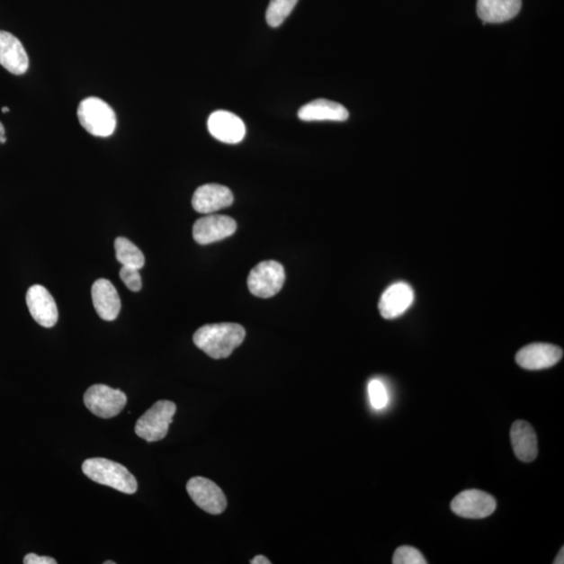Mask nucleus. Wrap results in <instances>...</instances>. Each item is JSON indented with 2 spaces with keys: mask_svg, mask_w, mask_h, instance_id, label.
I'll return each mask as SVG.
<instances>
[{
  "mask_svg": "<svg viewBox=\"0 0 564 564\" xmlns=\"http://www.w3.org/2000/svg\"><path fill=\"white\" fill-rule=\"evenodd\" d=\"M77 118L86 131L96 138H109L116 128L113 109L99 97H87L77 108Z\"/></svg>",
  "mask_w": 564,
  "mask_h": 564,
  "instance_id": "obj_3",
  "label": "nucleus"
},
{
  "mask_svg": "<svg viewBox=\"0 0 564 564\" xmlns=\"http://www.w3.org/2000/svg\"><path fill=\"white\" fill-rule=\"evenodd\" d=\"M186 489L194 504L210 515L223 514L227 500L222 489L210 479L194 477L187 482Z\"/></svg>",
  "mask_w": 564,
  "mask_h": 564,
  "instance_id": "obj_7",
  "label": "nucleus"
},
{
  "mask_svg": "<svg viewBox=\"0 0 564 564\" xmlns=\"http://www.w3.org/2000/svg\"><path fill=\"white\" fill-rule=\"evenodd\" d=\"M121 280L124 282L126 287L132 291H139L142 287L139 270L122 265L120 272Z\"/></svg>",
  "mask_w": 564,
  "mask_h": 564,
  "instance_id": "obj_24",
  "label": "nucleus"
},
{
  "mask_svg": "<svg viewBox=\"0 0 564 564\" xmlns=\"http://www.w3.org/2000/svg\"><path fill=\"white\" fill-rule=\"evenodd\" d=\"M84 404L95 416L112 418L125 407L127 397L119 389L106 385H94L84 395Z\"/></svg>",
  "mask_w": 564,
  "mask_h": 564,
  "instance_id": "obj_6",
  "label": "nucleus"
},
{
  "mask_svg": "<svg viewBox=\"0 0 564 564\" xmlns=\"http://www.w3.org/2000/svg\"><path fill=\"white\" fill-rule=\"evenodd\" d=\"M237 228V222L232 218L210 213L194 223L192 236L198 244L210 245L231 237Z\"/></svg>",
  "mask_w": 564,
  "mask_h": 564,
  "instance_id": "obj_9",
  "label": "nucleus"
},
{
  "mask_svg": "<svg viewBox=\"0 0 564 564\" xmlns=\"http://www.w3.org/2000/svg\"><path fill=\"white\" fill-rule=\"evenodd\" d=\"M368 394L375 410H381V408L387 407L389 403V394L384 382L380 380L374 379L369 381Z\"/></svg>",
  "mask_w": 564,
  "mask_h": 564,
  "instance_id": "obj_22",
  "label": "nucleus"
},
{
  "mask_svg": "<svg viewBox=\"0 0 564 564\" xmlns=\"http://www.w3.org/2000/svg\"><path fill=\"white\" fill-rule=\"evenodd\" d=\"M285 281L282 264L275 261L259 263L248 276L251 293L259 298H270L280 293Z\"/></svg>",
  "mask_w": 564,
  "mask_h": 564,
  "instance_id": "obj_5",
  "label": "nucleus"
},
{
  "mask_svg": "<svg viewBox=\"0 0 564 564\" xmlns=\"http://www.w3.org/2000/svg\"><path fill=\"white\" fill-rule=\"evenodd\" d=\"M2 112H3L4 113H6V112H10V109H9L8 107H3V108H2Z\"/></svg>",
  "mask_w": 564,
  "mask_h": 564,
  "instance_id": "obj_29",
  "label": "nucleus"
},
{
  "mask_svg": "<svg viewBox=\"0 0 564 564\" xmlns=\"http://www.w3.org/2000/svg\"><path fill=\"white\" fill-rule=\"evenodd\" d=\"M563 350L547 343H534L524 347L516 354V363L527 371H542L553 367L560 363Z\"/></svg>",
  "mask_w": 564,
  "mask_h": 564,
  "instance_id": "obj_10",
  "label": "nucleus"
},
{
  "mask_svg": "<svg viewBox=\"0 0 564 564\" xmlns=\"http://www.w3.org/2000/svg\"><path fill=\"white\" fill-rule=\"evenodd\" d=\"M251 564H270L271 561L267 559V557H264L263 555H258L256 557H255V559H253L250 561Z\"/></svg>",
  "mask_w": 564,
  "mask_h": 564,
  "instance_id": "obj_26",
  "label": "nucleus"
},
{
  "mask_svg": "<svg viewBox=\"0 0 564 564\" xmlns=\"http://www.w3.org/2000/svg\"><path fill=\"white\" fill-rule=\"evenodd\" d=\"M114 247L116 258H118L121 265L139 270L144 267L146 263L144 253L139 247H136L131 241H129L128 238H116Z\"/></svg>",
  "mask_w": 564,
  "mask_h": 564,
  "instance_id": "obj_20",
  "label": "nucleus"
},
{
  "mask_svg": "<svg viewBox=\"0 0 564 564\" xmlns=\"http://www.w3.org/2000/svg\"><path fill=\"white\" fill-rule=\"evenodd\" d=\"M176 410V405L170 400L157 401L136 423V435L148 443H157L166 438Z\"/></svg>",
  "mask_w": 564,
  "mask_h": 564,
  "instance_id": "obj_4",
  "label": "nucleus"
},
{
  "mask_svg": "<svg viewBox=\"0 0 564 564\" xmlns=\"http://www.w3.org/2000/svg\"><path fill=\"white\" fill-rule=\"evenodd\" d=\"M27 304L34 320L43 327L50 328L58 322V308L54 297L42 285H32L27 293Z\"/></svg>",
  "mask_w": 564,
  "mask_h": 564,
  "instance_id": "obj_11",
  "label": "nucleus"
},
{
  "mask_svg": "<svg viewBox=\"0 0 564 564\" xmlns=\"http://www.w3.org/2000/svg\"><path fill=\"white\" fill-rule=\"evenodd\" d=\"M25 564H57V560L48 556H38L37 554H28L24 557Z\"/></svg>",
  "mask_w": 564,
  "mask_h": 564,
  "instance_id": "obj_25",
  "label": "nucleus"
},
{
  "mask_svg": "<svg viewBox=\"0 0 564 564\" xmlns=\"http://www.w3.org/2000/svg\"><path fill=\"white\" fill-rule=\"evenodd\" d=\"M297 3L298 0H271L267 13H265V21L270 27H281L294 10Z\"/></svg>",
  "mask_w": 564,
  "mask_h": 564,
  "instance_id": "obj_21",
  "label": "nucleus"
},
{
  "mask_svg": "<svg viewBox=\"0 0 564 564\" xmlns=\"http://www.w3.org/2000/svg\"><path fill=\"white\" fill-rule=\"evenodd\" d=\"M103 563H105V564H115V562H114V561H105V562H103Z\"/></svg>",
  "mask_w": 564,
  "mask_h": 564,
  "instance_id": "obj_30",
  "label": "nucleus"
},
{
  "mask_svg": "<svg viewBox=\"0 0 564 564\" xmlns=\"http://www.w3.org/2000/svg\"><path fill=\"white\" fill-rule=\"evenodd\" d=\"M207 127L213 138L225 144L236 145L245 139L244 121L235 113L224 110L213 112L207 121Z\"/></svg>",
  "mask_w": 564,
  "mask_h": 564,
  "instance_id": "obj_12",
  "label": "nucleus"
},
{
  "mask_svg": "<svg viewBox=\"0 0 564 564\" xmlns=\"http://www.w3.org/2000/svg\"><path fill=\"white\" fill-rule=\"evenodd\" d=\"M392 562L394 564H425L423 554L417 549L403 546L395 551Z\"/></svg>",
  "mask_w": 564,
  "mask_h": 564,
  "instance_id": "obj_23",
  "label": "nucleus"
},
{
  "mask_svg": "<svg viewBox=\"0 0 564 564\" xmlns=\"http://www.w3.org/2000/svg\"><path fill=\"white\" fill-rule=\"evenodd\" d=\"M564 563V549L561 548L559 555H557L554 564H563Z\"/></svg>",
  "mask_w": 564,
  "mask_h": 564,
  "instance_id": "obj_27",
  "label": "nucleus"
},
{
  "mask_svg": "<svg viewBox=\"0 0 564 564\" xmlns=\"http://www.w3.org/2000/svg\"><path fill=\"white\" fill-rule=\"evenodd\" d=\"M414 291L406 282H398L390 285L381 295L379 303L382 318L390 320L403 315L412 306Z\"/></svg>",
  "mask_w": 564,
  "mask_h": 564,
  "instance_id": "obj_15",
  "label": "nucleus"
},
{
  "mask_svg": "<svg viewBox=\"0 0 564 564\" xmlns=\"http://www.w3.org/2000/svg\"><path fill=\"white\" fill-rule=\"evenodd\" d=\"M298 118L303 121H345L348 110L339 103L328 100H315L302 106Z\"/></svg>",
  "mask_w": 564,
  "mask_h": 564,
  "instance_id": "obj_18",
  "label": "nucleus"
},
{
  "mask_svg": "<svg viewBox=\"0 0 564 564\" xmlns=\"http://www.w3.org/2000/svg\"><path fill=\"white\" fill-rule=\"evenodd\" d=\"M84 475L95 483L109 486L126 495H133L139 485L135 477L124 465L105 458L85 460L82 465Z\"/></svg>",
  "mask_w": 564,
  "mask_h": 564,
  "instance_id": "obj_2",
  "label": "nucleus"
},
{
  "mask_svg": "<svg viewBox=\"0 0 564 564\" xmlns=\"http://www.w3.org/2000/svg\"><path fill=\"white\" fill-rule=\"evenodd\" d=\"M511 443L515 456L523 462H533L537 458V437L533 426L527 421L517 420L512 425Z\"/></svg>",
  "mask_w": 564,
  "mask_h": 564,
  "instance_id": "obj_17",
  "label": "nucleus"
},
{
  "mask_svg": "<svg viewBox=\"0 0 564 564\" xmlns=\"http://www.w3.org/2000/svg\"><path fill=\"white\" fill-rule=\"evenodd\" d=\"M453 514L472 520L490 516L497 509L495 497L481 490H465L451 504Z\"/></svg>",
  "mask_w": 564,
  "mask_h": 564,
  "instance_id": "obj_8",
  "label": "nucleus"
},
{
  "mask_svg": "<svg viewBox=\"0 0 564 564\" xmlns=\"http://www.w3.org/2000/svg\"><path fill=\"white\" fill-rule=\"evenodd\" d=\"M233 193L228 187L219 184H205L197 188L192 200L193 210L210 215L233 203Z\"/></svg>",
  "mask_w": 564,
  "mask_h": 564,
  "instance_id": "obj_14",
  "label": "nucleus"
},
{
  "mask_svg": "<svg viewBox=\"0 0 564 564\" xmlns=\"http://www.w3.org/2000/svg\"><path fill=\"white\" fill-rule=\"evenodd\" d=\"M0 65L16 76L27 73L30 60L22 43L11 32L0 31Z\"/></svg>",
  "mask_w": 564,
  "mask_h": 564,
  "instance_id": "obj_13",
  "label": "nucleus"
},
{
  "mask_svg": "<svg viewBox=\"0 0 564 564\" xmlns=\"http://www.w3.org/2000/svg\"><path fill=\"white\" fill-rule=\"evenodd\" d=\"M4 138V127L2 124V122H0V142H2V139Z\"/></svg>",
  "mask_w": 564,
  "mask_h": 564,
  "instance_id": "obj_28",
  "label": "nucleus"
},
{
  "mask_svg": "<svg viewBox=\"0 0 564 564\" xmlns=\"http://www.w3.org/2000/svg\"><path fill=\"white\" fill-rule=\"evenodd\" d=\"M94 306L103 320L113 321L118 318L121 303L118 291L107 280L96 281L92 289Z\"/></svg>",
  "mask_w": 564,
  "mask_h": 564,
  "instance_id": "obj_16",
  "label": "nucleus"
},
{
  "mask_svg": "<svg viewBox=\"0 0 564 564\" xmlns=\"http://www.w3.org/2000/svg\"><path fill=\"white\" fill-rule=\"evenodd\" d=\"M521 9L522 0H478L477 3V13L484 25L511 21Z\"/></svg>",
  "mask_w": 564,
  "mask_h": 564,
  "instance_id": "obj_19",
  "label": "nucleus"
},
{
  "mask_svg": "<svg viewBox=\"0 0 564 564\" xmlns=\"http://www.w3.org/2000/svg\"><path fill=\"white\" fill-rule=\"evenodd\" d=\"M246 330L237 323L207 324L193 335L199 349L215 360L226 359L245 340Z\"/></svg>",
  "mask_w": 564,
  "mask_h": 564,
  "instance_id": "obj_1",
  "label": "nucleus"
}]
</instances>
